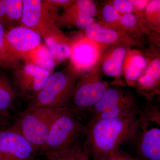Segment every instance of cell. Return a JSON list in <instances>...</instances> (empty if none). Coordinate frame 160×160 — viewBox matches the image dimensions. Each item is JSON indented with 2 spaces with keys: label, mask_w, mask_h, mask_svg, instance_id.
I'll return each instance as SVG.
<instances>
[{
  "label": "cell",
  "mask_w": 160,
  "mask_h": 160,
  "mask_svg": "<svg viewBox=\"0 0 160 160\" xmlns=\"http://www.w3.org/2000/svg\"><path fill=\"white\" fill-rule=\"evenodd\" d=\"M138 114L113 119L89 121L83 147L92 160H99L120 149L134 138Z\"/></svg>",
  "instance_id": "1"
},
{
  "label": "cell",
  "mask_w": 160,
  "mask_h": 160,
  "mask_svg": "<svg viewBox=\"0 0 160 160\" xmlns=\"http://www.w3.org/2000/svg\"><path fill=\"white\" fill-rule=\"evenodd\" d=\"M81 75L72 64L52 73L42 88L28 101L29 109L67 107Z\"/></svg>",
  "instance_id": "2"
},
{
  "label": "cell",
  "mask_w": 160,
  "mask_h": 160,
  "mask_svg": "<svg viewBox=\"0 0 160 160\" xmlns=\"http://www.w3.org/2000/svg\"><path fill=\"white\" fill-rule=\"evenodd\" d=\"M42 37L22 26L6 30L0 51V69H14L29 62L33 52L41 45Z\"/></svg>",
  "instance_id": "3"
},
{
  "label": "cell",
  "mask_w": 160,
  "mask_h": 160,
  "mask_svg": "<svg viewBox=\"0 0 160 160\" xmlns=\"http://www.w3.org/2000/svg\"><path fill=\"white\" fill-rule=\"evenodd\" d=\"M87 126L67 107L54 122L40 151L45 156L60 153L82 142Z\"/></svg>",
  "instance_id": "4"
},
{
  "label": "cell",
  "mask_w": 160,
  "mask_h": 160,
  "mask_svg": "<svg viewBox=\"0 0 160 160\" xmlns=\"http://www.w3.org/2000/svg\"><path fill=\"white\" fill-rule=\"evenodd\" d=\"M21 25L36 32L45 40L69 44V40L59 29L57 9L46 0H23Z\"/></svg>",
  "instance_id": "5"
},
{
  "label": "cell",
  "mask_w": 160,
  "mask_h": 160,
  "mask_svg": "<svg viewBox=\"0 0 160 160\" xmlns=\"http://www.w3.org/2000/svg\"><path fill=\"white\" fill-rule=\"evenodd\" d=\"M138 153L144 160H160V111L148 104L138 113L134 138Z\"/></svg>",
  "instance_id": "6"
},
{
  "label": "cell",
  "mask_w": 160,
  "mask_h": 160,
  "mask_svg": "<svg viewBox=\"0 0 160 160\" xmlns=\"http://www.w3.org/2000/svg\"><path fill=\"white\" fill-rule=\"evenodd\" d=\"M67 107L27 108L15 125L36 150H40L46 143L52 123Z\"/></svg>",
  "instance_id": "7"
},
{
  "label": "cell",
  "mask_w": 160,
  "mask_h": 160,
  "mask_svg": "<svg viewBox=\"0 0 160 160\" xmlns=\"http://www.w3.org/2000/svg\"><path fill=\"white\" fill-rule=\"evenodd\" d=\"M139 110L132 95L123 88L109 86L89 111L90 121L125 117L137 114Z\"/></svg>",
  "instance_id": "8"
},
{
  "label": "cell",
  "mask_w": 160,
  "mask_h": 160,
  "mask_svg": "<svg viewBox=\"0 0 160 160\" xmlns=\"http://www.w3.org/2000/svg\"><path fill=\"white\" fill-rule=\"evenodd\" d=\"M76 84L67 107L78 116L89 112L109 87L108 83L95 76L83 75Z\"/></svg>",
  "instance_id": "9"
},
{
  "label": "cell",
  "mask_w": 160,
  "mask_h": 160,
  "mask_svg": "<svg viewBox=\"0 0 160 160\" xmlns=\"http://www.w3.org/2000/svg\"><path fill=\"white\" fill-rule=\"evenodd\" d=\"M12 71V86L17 94L28 102L42 88L52 73L31 62L25 63Z\"/></svg>",
  "instance_id": "10"
},
{
  "label": "cell",
  "mask_w": 160,
  "mask_h": 160,
  "mask_svg": "<svg viewBox=\"0 0 160 160\" xmlns=\"http://www.w3.org/2000/svg\"><path fill=\"white\" fill-rule=\"evenodd\" d=\"M37 151L15 124L0 130V160H33Z\"/></svg>",
  "instance_id": "11"
},
{
  "label": "cell",
  "mask_w": 160,
  "mask_h": 160,
  "mask_svg": "<svg viewBox=\"0 0 160 160\" xmlns=\"http://www.w3.org/2000/svg\"><path fill=\"white\" fill-rule=\"evenodd\" d=\"M71 48V64L81 76V71L94 65L99 54L98 47L96 42L85 39L75 43Z\"/></svg>",
  "instance_id": "12"
},
{
  "label": "cell",
  "mask_w": 160,
  "mask_h": 160,
  "mask_svg": "<svg viewBox=\"0 0 160 160\" xmlns=\"http://www.w3.org/2000/svg\"><path fill=\"white\" fill-rule=\"evenodd\" d=\"M23 0H0V22L5 30L22 26Z\"/></svg>",
  "instance_id": "13"
},
{
  "label": "cell",
  "mask_w": 160,
  "mask_h": 160,
  "mask_svg": "<svg viewBox=\"0 0 160 160\" xmlns=\"http://www.w3.org/2000/svg\"><path fill=\"white\" fill-rule=\"evenodd\" d=\"M160 60L156 59L152 61L148 70L138 80L139 91L149 99L152 97L151 92L155 90L159 84Z\"/></svg>",
  "instance_id": "14"
},
{
  "label": "cell",
  "mask_w": 160,
  "mask_h": 160,
  "mask_svg": "<svg viewBox=\"0 0 160 160\" xmlns=\"http://www.w3.org/2000/svg\"><path fill=\"white\" fill-rule=\"evenodd\" d=\"M127 51L120 47L115 49L111 55L103 64V72L109 77L116 78L122 74L123 65Z\"/></svg>",
  "instance_id": "15"
},
{
  "label": "cell",
  "mask_w": 160,
  "mask_h": 160,
  "mask_svg": "<svg viewBox=\"0 0 160 160\" xmlns=\"http://www.w3.org/2000/svg\"><path fill=\"white\" fill-rule=\"evenodd\" d=\"M16 95L9 78L0 70V111L8 112L13 106Z\"/></svg>",
  "instance_id": "16"
},
{
  "label": "cell",
  "mask_w": 160,
  "mask_h": 160,
  "mask_svg": "<svg viewBox=\"0 0 160 160\" xmlns=\"http://www.w3.org/2000/svg\"><path fill=\"white\" fill-rule=\"evenodd\" d=\"M87 38L94 42L111 44L114 42L118 38L117 31L108 29L97 23H93L86 30Z\"/></svg>",
  "instance_id": "17"
},
{
  "label": "cell",
  "mask_w": 160,
  "mask_h": 160,
  "mask_svg": "<svg viewBox=\"0 0 160 160\" xmlns=\"http://www.w3.org/2000/svg\"><path fill=\"white\" fill-rule=\"evenodd\" d=\"M147 65V61L142 55L137 54L134 56L125 70V78L127 82L129 85H132L137 82Z\"/></svg>",
  "instance_id": "18"
},
{
  "label": "cell",
  "mask_w": 160,
  "mask_h": 160,
  "mask_svg": "<svg viewBox=\"0 0 160 160\" xmlns=\"http://www.w3.org/2000/svg\"><path fill=\"white\" fill-rule=\"evenodd\" d=\"M46 160H91L82 142L66 151L46 156Z\"/></svg>",
  "instance_id": "19"
},
{
  "label": "cell",
  "mask_w": 160,
  "mask_h": 160,
  "mask_svg": "<svg viewBox=\"0 0 160 160\" xmlns=\"http://www.w3.org/2000/svg\"><path fill=\"white\" fill-rule=\"evenodd\" d=\"M46 42L50 49L53 58L57 61L62 62L71 56V48L69 44L58 43L52 39L47 40Z\"/></svg>",
  "instance_id": "20"
},
{
  "label": "cell",
  "mask_w": 160,
  "mask_h": 160,
  "mask_svg": "<svg viewBox=\"0 0 160 160\" xmlns=\"http://www.w3.org/2000/svg\"><path fill=\"white\" fill-rule=\"evenodd\" d=\"M121 15L112 5H106L103 8V18L107 22H112L119 21Z\"/></svg>",
  "instance_id": "21"
},
{
  "label": "cell",
  "mask_w": 160,
  "mask_h": 160,
  "mask_svg": "<svg viewBox=\"0 0 160 160\" xmlns=\"http://www.w3.org/2000/svg\"><path fill=\"white\" fill-rule=\"evenodd\" d=\"M112 6L119 13L123 14L131 13L134 9V6L130 1L126 0H114L112 2Z\"/></svg>",
  "instance_id": "22"
},
{
  "label": "cell",
  "mask_w": 160,
  "mask_h": 160,
  "mask_svg": "<svg viewBox=\"0 0 160 160\" xmlns=\"http://www.w3.org/2000/svg\"><path fill=\"white\" fill-rule=\"evenodd\" d=\"M99 160H142L127 154L120 149L109 154L107 157Z\"/></svg>",
  "instance_id": "23"
},
{
  "label": "cell",
  "mask_w": 160,
  "mask_h": 160,
  "mask_svg": "<svg viewBox=\"0 0 160 160\" xmlns=\"http://www.w3.org/2000/svg\"><path fill=\"white\" fill-rule=\"evenodd\" d=\"M121 23L127 27H132L137 23L138 18L134 13H126L121 15L119 19Z\"/></svg>",
  "instance_id": "24"
},
{
  "label": "cell",
  "mask_w": 160,
  "mask_h": 160,
  "mask_svg": "<svg viewBox=\"0 0 160 160\" xmlns=\"http://www.w3.org/2000/svg\"><path fill=\"white\" fill-rule=\"evenodd\" d=\"M160 8V1L155 0L149 2L145 9L147 14L152 15L158 12L159 13Z\"/></svg>",
  "instance_id": "25"
},
{
  "label": "cell",
  "mask_w": 160,
  "mask_h": 160,
  "mask_svg": "<svg viewBox=\"0 0 160 160\" xmlns=\"http://www.w3.org/2000/svg\"><path fill=\"white\" fill-rule=\"evenodd\" d=\"M46 1L56 9L63 7H66V9L73 2L72 1L69 0H46Z\"/></svg>",
  "instance_id": "26"
},
{
  "label": "cell",
  "mask_w": 160,
  "mask_h": 160,
  "mask_svg": "<svg viewBox=\"0 0 160 160\" xmlns=\"http://www.w3.org/2000/svg\"><path fill=\"white\" fill-rule=\"evenodd\" d=\"M133 6H135L138 10H142L145 9L148 5V1H130Z\"/></svg>",
  "instance_id": "27"
},
{
  "label": "cell",
  "mask_w": 160,
  "mask_h": 160,
  "mask_svg": "<svg viewBox=\"0 0 160 160\" xmlns=\"http://www.w3.org/2000/svg\"><path fill=\"white\" fill-rule=\"evenodd\" d=\"M8 112L0 111V130L2 129V127L6 122V118L8 116Z\"/></svg>",
  "instance_id": "28"
},
{
  "label": "cell",
  "mask_w": 160,
  "mask_h": 160,
  "mask_svg": "<svg viewBox=\"0 0 160 160\" xmlns=\"http://www.w3.org/2000/svg\"><path fill=\"white\" fill-rule=\"evenodd\" d=\"M5 32H6V30L3 27L2 23L0 22V51H1L2 46Z\"/></svg>",
  "instance_id": "29"
}]
</instances>
